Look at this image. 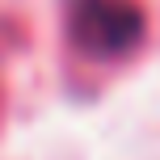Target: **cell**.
<instances>
[{"instance_id": "cell-1", "label": "cell", "mask_w": 160, "mask_h": 160, "mask_svg": "<svg viewBox=\"0 0 160 160\" xmlns=\"http://www.w3.org/2000/svg\"><path fill=\"white\" fill-rule=\"evenodd\" d=\"M68 34L84 55H127L143 38V13L131 0H72Z\"/></svg>"}]
</instances>
